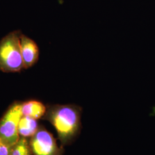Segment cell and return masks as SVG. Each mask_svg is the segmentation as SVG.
<instances>
[{
	"instance_id": "obj_7",
	"label": "cell",
	"mask_w": 155,
	"mask_h": 155,
	"mask_svg": "<svg viewBox=\"0 0 155 155\" xmlns=\"http://www.w3.org/2000/svg\"><path fill=\"white\" fill-rule=\"evenodd\" d=\"M32 118L22 116L19 124L18 130L21 137H32L38 130V122Z\"/></svg>"
},
{
	"instance_id": "obj_6",
	"label": "cell",
	"mask_w": 155,
	"mask_h": 155,
	"mask_svg": "<svg viewBox=\"0 0 155 155\" xmlns=\"http://www.w3.org/2000/svg\"><path fill=\"white\" fill-rule=\"evenodd\" d=\"M21 111L24 116L38 120L45 115L47 111V108L42 102L31 100L22 103Z\"/></svg>"
},
{
	"instance_id": "obj_9",
	"label": "cell",
	"mask_w": 155,
	"mask_h": 155,
	"mask_svg": "<svg viewBox=\"0 0 155 155\" xmlns=\"http://www.w3.org/2000/svg\"><path fill=\"white\" fill-rule=\"evenodd\" d=\"M12 148L0 141V155H11Z\"/></svg>"
},
{
	"instance_id": "obj_1",
	"label": "cell",
	"mask_w": 155,
	"mask_h": 155,
	"mask_svg": "<svg viewBox=\"0 0 155 155\" xmlns=\"http://www.w3.org/2000/svg\"><path fill=\"white\" fill-rule=\"evenodd\" d=\"M82 109L74 105L51 106L47 111V118L55 128L63 144L70 143L81 129Z\"/></svg>"
},
{
	"instance_id": "obj_8",
	"label": "cell",
	"mask_w": 155,
	"mask_h": 155,
	"mask_svg": "<svg viewBox=\"0 0 155 155\" xmlns=\"http://www.w3.org/2000/svg\"><path fill=\"white\" fill-rule=\"evenodd\" d=\"M11 155H32L29 144L25 137H20L16 144L12 147Z\"/></svg>"
},
{
	"instance_id": "obj_5",
	"label": "cell",
	"mask_w": 155,
	"mask_h": 155,
	"mask_svg": "<svg viewBox=\"0 0 155 155\" xmlns=\"http://www.w3.org/2000/svg\"><path fill=\"white\" fill-rule=\"evenodd\" d=\"M20 48L24 68L33 66L39 58L40 52L37 43L33 39L22 33L20 37Z\"/></svg>"
},
{
	"instance_id": "obj_4",
	"label": "cell",
	"mask_w": 155,
	"mask_h": 155,
	"mask_svg": "<svg viewBox=\"0 0 155 155\" xmlns=\"http://www.w3.org/2000/svg\"><path fill=\"white\" fill-rule=\"evenodd\" d=\"M29 144L34 155H59L61 153L53 136L45 129L38 130Z\"/></svg>"
},
{
	"instance_id": "obj_3",
	"label": "cell",
	"mask_w": 155,
	"mask_h": 155,
	"mask_svg": "<svg viewBox=\"0 0 155 155\" xmlns=\"http://www.w3.org/2000/svg\"><path fill=\"white\" fill-rule=\"evenodd\" d=\"M21 104H12L0 121V141L8 146L13 147L20 138L18 127L22 117Z\"/></svg>"
},
{
	"instance_id": "obj_2",
	"label": "cell",
	"mask_w": 155,
	"mask_h": 155,
	"mask_svg": "<svg viewBox=\"0 0 155 155\" xmlns=\"http://www.w3.org/2000/svg\"><path fill=\"white\" fill-rule=\"evenodd\" d=\"M20 31H12L0 40V71L20 72L24 68L21 48Z\"/></svg>"
}]
</instances>
